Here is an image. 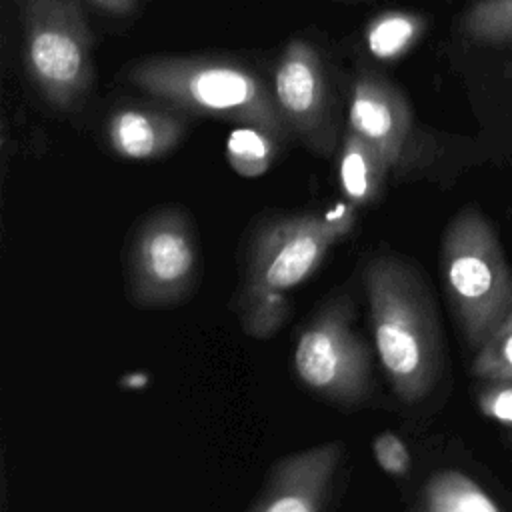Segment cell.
I'll return each instance as SVG.
<instances>
[{
    "instance_id": "9c48e42d",
    "label": "cell",
    "mask_w": 512,
    "mask_h": 512,
    "mask_svg": "<svg viewBox=\"0 0 512 512\" xmlns=\"http://www.w3.org/2000/svg\"><path fill=\"white\" fill-rule=\"evenodd\" d=\"M348 128L368 140L400 172L412 162L418 144L414 112L404 92L388 78L364 70L354 78L348 102Z\"/></svg>"
},
{
    "instance_id": "7c38bea8",
    "label": "cell",
    "mask_w": 512,
    "mask_h": 512,
    "mask_svg": "<svg viewBox=\"0 0 512 512\" xmlns=\"http://www.w3.org/2000/svg\"><path fill=\"white\" fill-rule=\"evenodd\" d=\"M392 166L360 134L346 130L338 150V184L354 208L370 206L384 194Z\"/></svg>"
},
{
    "instance_id": "7402d4cb",
    "label": "cell",
    "mask_w": 512,
    "mask_h": 512,
    "mask_svg": "<svg viewBox=\"0 0 512 512\" xmlns=\"http://www.w3.org/2000/svg\"><path fill=\"white\" fill-rule=\"evenodd\" d=\"M510 122H512V112H510Z\"/></svg>"
},
{
    "instance_id": "4fadbf2b",
    "label": "cell",
    "mask_w": 512,
    "mask_h": 512,
    "mask_svg": "<svg viewBox=\"0 0 512 512\" xmlns=\"http://www.w3.org/2000/svg\"><path fill=\"white\" fill-rule=\"evenodd\" d=\"M426 512H498L488 494L456 470L434 474L424 490Z\"/></svg>"
},
{
    "instance_id": "2e32d148",
    "label": "cell",
    "mask_w": 512,
    "mask_h": 512,
    "mask_svg": "<svg viewBox=\"0 0 512 512\" xmlns=\"http://www.w3.org/2000/svg\"><path fill=\"white\" fill-rule=\"evenodd\" d=\"M280 140L256 126H238L226 140V158L244 178L262 176L274 162Z\"/></svg>"
},
{
    "instance_id": "ffe728a7",
    "label": "cell",
    "mask_w": 512,
    "mask_h": 512,
    "mask_svg": "<svg viewBox=\"0 0 512 512\" xmlns=\"http://www.w3.org/2000/svg\"><path fill=\"white\" fill-rule=\"evenodd\" d=\"M372 452L378 466L390 476H406L410 470V452L404 440L394 432H382L372 442Z\"/></svg>"
},
{
    "instance_id": "9a60e30c",
    "label": "cell",
    "mask_w": 512,
    "mask_h": 512,
    "mask_svg": "<svg viewBox=\"0 0 512 512\" xmlns=\"http://www.w3.org/2000/svg\"><path fill=\"white\" fill-rule=\"evenodd\" d=\"M424 20L410 12H382L366 26V46L382 60L402 56L420 38Z\"/></svg>"
},
{
    "instance_id": "44dd1931",
    "label": "cell",
    "mask_w": 512,
    "mask_h": 512,
    "mask_svg": "<svg viewBox=\"0 0 512 512\" xmlns=\"http://www.w3.org/2000/svg\"><path fill=\"white\" fill-rule=\"evenodd\" d=\"M88 2L112 16H128L140 4V0H88Z\"/></svg>"
},
{
    "instance_id": "5b68a950",
    "label": "cell",
    "mask_w": 512,
    "mask_h": 512,
    "mask_svg": "<svg viewBox=\"0 0 512 512\" xmlns=\"http://www.w3.org/2000/svg\"><path fill=\"white\" fill-rule=\"evenodd\" d=\"M348 202L326 212L286 214L262 222L252 234L244 260V286L288 292L306 282L328 250L354 226Z\"/></svg>"
},
{
    "instance_id": "277c9868",
    "label": "cell",
    "mask_w": 512,
    "mask_h": 512,
    "mask_svg": "<svg viewBox=\"0 0 512 512\" xmlns=\"http://www.w3.org/2000/svg\"><path fill=\"white\" fill-rule=\"evenodd\" d=\"M28 74L54 108L74 106L92 86V36L78 0H16Z\"/></svg>"
},
{
    "instance_id": "d6986e66",
    "label": "cell",
    "mask_w": 512,
    "mask_h": 512,
    "mask_svg": "<svg viewBox=\"0 0 512 512\" xmlns=\"http://www.w3.org/2000/svg\"><path fill=\"white\" fill-rule=\"evenodd\" d=\"M486 384L478 390L476 402L480 412L502 424L512 428V380H484Z\"/></svg>"
},
{
    "instance_id": "8992f818",
    "label": "cell",
    "mask_w": 512,
    "mask_h": 512,
    "mask_svg": "<svg viewBox=\"0 0 512 512\" xmlns=\"http://www.w3.org/2000/svg\"><path fill=\"white\" fill-rule=\"evenodd\" d=\"M130 300L138 308H168L186 300L200 274V250L190 216L178 206L150 212L126 252Z\"/></svg>"
},
{
    "instance_id": "52a82bcc",
    "label": "cell",
    "mask_w": 512,
    "mask_h": 512,
    "mask_svg": "<svg viewBox=\"0 0 512 512\" xmlns=\"http://www.w3.org/2000/svg\"><path fill=\"white\" fill-rule=\"evenodd\" d=\"M352 320L350 298H330L300 330L294 348L300 382L342 406H354L372 392V352Z\"/></svg>"
},
{
    "instance_id": "8fae6325",
    "label": "cell",
    "mask_w": 512,
    "mask_h": 512,
    "mask_svg": "<svg viewBox=\"0 0 512 512\" xmlns=\"http://www.w3.org/2000/svg\"><path fill=\"white\" fill-rule=\"evenodd\" d=\"M184 120L168 110L148 106H122L104 126L106 142L126 160H156L176 148L184 134Z\"/></svg>"
},
{
    "instance_id": "7a4b0ae2",
    "label": "cell",
    "mask_w": 512,
    "mask_h": 512,
    "mask_svg": "<svg viewBox=\"0 0 512 512\" xmlns=\"http://www.w3.org/2000/svg\"><path fill=\"white\" fill-rule=\"evenodd\" d=\"M128 82L178 110L256 126L280 142L294 138L272 88L242 64L206 56H150L130 66Z\"/></svg>"
},
{
    "instance_id": "ac0fdd59",
    "label": "cell",
    "mask_w": 512,
    "mask_h": 512,
    "mask_svg": "<svg viewBox=\"0 0 512 512\" xmlns=\"http://www.w3.org/2000/svg\"><path fill=\"white\" fill-rule=\"evenodd\" d=\"M472 374L480 380H512V312L474 352Z\"/></svg>"
},
{
    "instance_id": "e0dca14e",
    "label": "cell",
    "mask_w": 512,
    "mask_h": 512,
    "mask_svg": "<svg viewBox=\"0 0 512 512\" xmlns=\"http://www.w3.org/2000/svg\"><path fill=\"white\" fill-rule=\"evenodd\" d=\"M238 302L242 330L254 338H270L290 316V300L286 292L244 286Z\"/></svg>"
},
{
    "instance_id": "ba28073f",
    "label": "cell",
    "mask_w": 512,
    "mask_h": 512,
    "mask_svg": "<svg viewBox=\"0 0 512 512\" xmlns=\"http://www.w3.org/2000/svg\"><path fill=\"white\" fill-rule=\"evenodd\" d=\"M276 104L292 132L312 152L330 156L336 148L332 92L318 50L294 38L282 50L272 78Z\"/></svg>"
},
{
    "instance_id": "6da1fadb",
    "label": "cell",
    "mask_w": 512,
    "mask_h": 512,
    "mask_svg": "<svg viewBox=\"0 0 512 512\" xmlns=\"http://www.w3.org/2000/svg\"><path fill=\"white\" fill-rule=\"evenodd\" d=\"M362 284L384 374L402 402L416 404L442 372V334L430 290L414 264L392 254L370 258Z\"/></svg>"
},
{
    "instance_id": "3957f363",
    "label": "cell",
    "mask_w": 512,
    "mask_h": 512,
    "mask_svg": "<svg viewBox=\"0 0 512 512\" xmlns=\"http://www.w3.org/2000/svg\"><path fill=\"white\" fill-rule=\"evenodd\" d=\"M440 270L460 332L476 352L512 312V266L476 206L462 208L446 226Z\"/></svg>"
},
{
    "instance_id": "30bf717a",
    "label": "cell",
    "mask_w": 512,
    "mask_h": 512,
    "mask_svg": "<svg viewBox=\"0 0 512 512\" xmlns=\"http://www.w3.org/2000/svg\"><path fill=\"white\" fill-rule=\"evenodd\" d=\"M340 460L342 444L336 440L284 456L250 512H322Z\"/></svg>"
},
{
    "instance_id": "5bb4252c",
    "label": "cell",
    "mask_w": 512,
    "mask_h": 512,
    "mask_svg": "<svg viewBox=\"0 0 512 512\" xmlns=\"http://www.w3.org/2000/svg\"><path fill=\"white\" fill-rule=\"evenodd\" d=\"M460 30L472 44L512 48V0H472L462 12Z\"/></svg>"
}]
</instances>
